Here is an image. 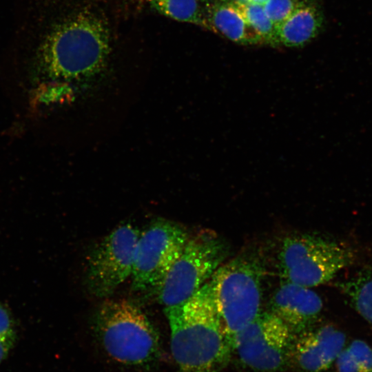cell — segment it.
I'll return each mask as SVG.
<instances>
[{
	"label": "cell",
	"mask_w": 372,
	"mask_h": 372,
	"mask_svg": "<svg viewBox=\"0 0 372 372\" xmlns=\"http://www.w3.org/2000/svg\"><path fill=\"white\" fill-rule=\"evenodd\" d=\"M346 336L331 325L301 332L296 341H292L288 356L306 372H322L335 362L344 348Z\"/></svg>",
	"instance_id": "cell-10"
},
{
	"label": "cell",
	"mask_w": 372,
	"mask_h": 372,
	"mask_svg": "<svg viewBox=\"0 0 372 372\" xmlns=\"http://www.w3.org/2000/svg\"><path fill=\"white\" fill-rule=\"evenodd\" d=\"M246 22L257 32L262 43L278 45L277 30L267 15L262 5L248 3L242 1L231 2Z\"/></svg>",
	"instance_id": "cell-16"
},
{
	"label": "cell",
	"mask_w": 372,
	"mask_h": 372,
	"mask_svg": "<svg viewBox=\"0 0 372 372\" xmlns=\"http://www.w3.org/2000/svg\"><path fill=\"white\" fill-rule=\"evenodd\" d=\"M139 236L132 225H122L92 249L87 260L86 281L94 296H110L132 276Z\"/></svg>",
	"instance_id": "cell-8"
},
{
	"label": "cell",
	"mask_w": 372,
	"mask_h": 372,
	"mask_svg": "<svg viewBox=\"0 0 372 372\" xmlns=\"http://www.w3.org/2000/svg\"><path fill=\"white\" fill-rule=\"evenodd\" d=\"M278 258L286 280L311 288L329 282L352 264L354 254L331 240L300 234L285 238Z\"/></svg>",
	"instance_id": "cell-5"
},
{
	"label": "cell",
	"mask_w": 372,
	"mask_h": 372,
	"mask_svg": "<svg viewBox=\"0 0 372 372\" xmlns=\"http://www.w3.org/2000/svg\"><path fill=\"white\" fill-rule=\"evenodd\" d=\"M292 331L271 312L260 313L231 340L241 362L260 371L279 369L288 357Z\"/></svg>",
	"instance_id": "cell-9"
},
{
	"label": "cell",
	"mask_w": 372,
	"mask_h": 372,
	"mask_svg": "<svg viewBox=\"0 0 372 372\" xmlns=\"http://www.w3.org/2000/svg\"><path fill=\"white\" fill-rule=\"evenodd\" d=\"M209 29L242 45L262 43L257 32L246 22L231 2L216 3L208 9Z\"/></svg>",
	"instance_id": "cell-13"
},
{
	"label": "cell",
	"mask_w": 372,
	"mask_h": 372,
	"mask_svg": "<svg viewBox=\"0 0 372 372\" xmlns=\"http://www.w3.org/2000/svg\"><path fill=\"white\" fill-rule=\"evenodd\" d=\"M189 238L183 227L164 219L154 221L140 234L131 276L133 289L158 290Z\"/></svg>",
	"instance_id": "cell-7"
},
{
	"label": "cell",
	"mask_w": 372,
	"mask_h": 372,
	"mask_svg": "<svg viewBox=\"0 0 372 372\" xmlns=\"http://www.w3.org/2000/svg\"><path fill=\"white\" fill-rule=\"evenodd\" d=\"M14 330L9 311L0 303V338L14 340Z\"/></svg>",
	"instance_id": "cell-19"
},
{
	"label": "cell",
	"mask_w": 372,
	"mask_h": 372,
	"mask_svg": "<svg viewBox=\"0 0 372 372\" xmlns=\"http://www.w3.org/2000/svg\"><path fill=\"white\" fill-rule=\"evenodd\" d=\"M178 372H221L232 349L209 280L187 301L165 308Z\"/></svg>",
	"instance_id": "cell-1"
},
{
	"label": "cell",
	"mask_w": 372,
	"mask_h": 372,
	"mask_svg": "<svg viewBox=\"0 0 372 372\" xmlns=\"http://www.w3.org/2000/svg\"><path fill=\"white\" fill-rule=\"evenodd\" d=\"M268 0H243L244 2L264 6Z\"/></svg>",
	"instance_id": "cell-21"
},
{
	"label": "cell",
	"mask_w": 372,
	"mask_h": 372,
	"mask_svg": "<svg viewBox=\"0 0 372 372\" xmlns=\"http://www.w3.org/2000/svg\"><path fill=\"white\" fill-rule=\"evenodd\" d=\"M161 14L175 20L207 28L209 26L197 0H149Z\"/></svg>",
	"instance_id": "cell-15"
},
{
	"label": "cell",
	"mask_w": 372,
	"mask_h": 372,
	"mask_svg": "<svg viewBox=\"0 0 372 372\" xmlns=\"http://www.w3.org/2000/svg\"><path fill=\"white\" fill-rule=\"evenodd\" d=\"M262 276L259 262L240 256L225 261L209 280L221 323L231 343L234 335L260 313Z\"/></svg>",
	"instance_id": "cell-4"
},
{
	"label": "cell",
	"mask_w": 372,
	"mask_h": 372,
	"mask_svg": "<svg viewBox=\"0 0 372 372\" xmlns=\"http://www.w3.org/2000/svg\"><path fill=\"white\" fill-rule=\"evenodd\" d=\"M229 1H231V2H232V1H238V0H229Z\"/></svg>",
	"instance_id": "cell-22"
},
{
	"label": "cell",
	"mask_w": 372,
	"mask_h": 372,
	"mask_svg": "<svg viewBox=\"0 0 372 372\" xmlns=\"http://www.w3.org/2000/svg\"><path fill=\"white\" fill-rule=\"evenodd\" d=\"M110 39L103 21L83 12L56 24L36 53V68L42 77L79 80L92 76L105 66Z\"/></svg>",
	"instance_id": "cell-2"
},
{
	"label": "cell",
	"mask_w": 372,
	"mask_h": 372,
	"mask_svg": "<svg viewBox=\"0 0 372 372\" xmlns=\"http://www.w3.org/2000/svg\"><path fill=\"white\" fill-rule=\"evenodd\" d=\"M338 372H372V348L356 340L344 347L335 360Z\"/></svg>",
	"instance_id": "cell-17"
},
{
	"label": "cell",
	"mask_w": 372,
	"mask_h": 372,
	"mask_svg": "<svg viewBox=\"0 0 372 372\" xmlns=\"http://www.w3.org/2000/svg\"><path fill=\"white\" fill-rule=\"evenodd\" d=\"M227 248L215 233L203 231L189 238L157 291L165 307L181 304L207 283L225 261Z\"/></svg>",
	"instance_id": "cell-6"
},
{
	"label": "cell",
	"mask_w": 372,
	"mask_h": 372,
	"mask_svg": "<svg viewBox=\"0 0 372 372\" xmlns=\"http://www.w3.org/2000/svg\"><path fill=\"white\" fill-rule=\"evenodd\" d=\"M340 287L353 307L372 325V267L361 269Z\"/></svg>",
	"instance_id": "cell-14"
},
{
	"label": "cell",
	"mask_w": 372,
	"mask_h": 372,
	"mask_svg": "<svg viewBox=\"0 0 372 372\" xmlns=\"http://www.w3.org/2000/svg\"><path fill=\"white\" fill-rule=\"evenodd\" d=\"M14 341L0 338V363L6 358Z\"/></svg>",
	"instance_id": "cell-20"
},
{
	"label": "cell",
	"mask_w": 372,
	"mask_h": 372,
	"mask_svg": "<svg viewBox=\"0 0 372 372\" xmlns=\"http://www.w3.org/2000/svg\"><path fill=\"white\" fill-rule=\"evenodd\" d=\"M322 308L320 297L311 288L286 280L273 295L271 312L292 333H301L318 317Z\"/></svg>",
	"instance_id": "cell-11"
},
{
	"label": "cell",
	"mask_w": 372,
	"mask_h": 372,
	"mask_svg": "<svg viewBox=\"0 0 372 372\" xmlns=\"http://www.w3.org/2000/svg\"><path fill=\"white\" fill-rule=\"evenodd\" d=\"M300 2L297 0H268L263 7L277 30L294 12Z\"/></svg>",
	"instance_id": "cell-18"
},
{
	"label": "cell",
	"mask_w": 372,
	"mask_h": 372,
	"mask_svg": "<svg viewBox=\"0 0 372 372\" xmlns=\"http://www.w3.org/2000/svg\"><path fill=\"white\" fill-rule=\"evenodd\" d=\"M95 325L106 353L116 362L145 367L160 358L158 335L133 302L125 299L105 300L96 313Z\"/></svg>",
	"instance_id": "cell-3"
},
{
	"label": "cell",
	"mask_w": 372,
	"mask_h": 372,
	"mask_svg": "<svg viewBox=\"0 0 372 372\" xmlns=\"http://www.w3.org/2000/svg\"><path fill=\"white\" fill-rule=\"evenodd\" d=\"M324 22L320 8L312 3L300 2L291 16L277 28L279 44L302 47L320 33Z\"/></svg>",
	"instance_id": "cell-12"
}]
</instances>
